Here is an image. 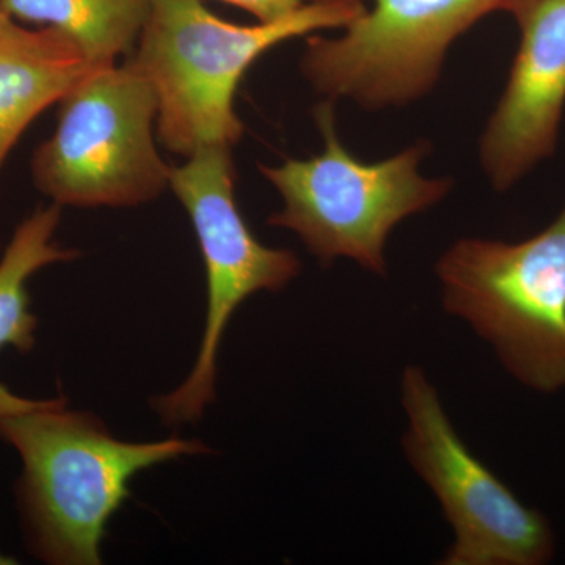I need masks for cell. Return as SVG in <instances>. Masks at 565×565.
<instances>
[{"label":"cell","mask_w":565,"mask_h":565,"mask_svg":"<svg viewBox=\"0 0 565 565\" xmlns=\"http://www.w3.org/2000/svg\"><path fill=\"white\" fill-rule=\"evenodd\" d=\"M0 441L20 456L14 486L22 537L44 564L98 565L107 523L128 500L134 476L184 456L211 455L200 440H118L65 396L25 414L0 416Z\"/></svg>","instance_id":"obj_1"},{"label":"cell","mask_w":565,"mask_h":565,"mask_svg":"<svg viewBox=\"0 0 565 565\" xmlns=\"http://www.w3.org/2000/svg\"><path fill=\"white\" fill-rule=\"evenodd\" d=\"M366 0H321L292 17L255 25L223 21L202 0H152L128 62L158 96L156 136L189 158L207 147L233 148L244 134L234 96L264 52L296 36L343 29Z\"/></svg>","instance_id":"obj_2"},{"label":"cell","mask_w":565,"mask_h":565,"mask_svg":"<svg viewBox=\"0 0 565 565\" xmlns=\"http://www.w3.org/2000/svg\"><path fill=\"white\" fill-rule=\"evenodd\" d=\"M435 274L446 313L467 322L505 373L531 392H564L565 206L520 243L457 241Z\"/></svg>","instance_id":"obj_3"},{"label":"cell","mask_w":565,"mask_h":565,"mask_svg":"<svg viewBox=\"0 0 565 565\" xmlns=\"http://www.w3.org/2000/svg\"><path fill=\"white\" fill-rule=\"evenodd\" d=\"M332 104L323 102L315 109L322 152L288 158L280 166H259L282 199V210L267 223L296 233L323 266L348 258L364 270L385 275L390 234L405 218L440 203L452 181L419 173L426 141L385 161H360L338 137Z\"/></svg>","instance_id":"obj_4"},{"label":"cell","mask_w":565,"mask_h":565,"mask_svg":"<svg viewBox=\"0 0 565 565\" xmlns=\"http://www.w3.org/2000/svg\"><path fill=\"white\" fill-rule=\"evenodd\" d=\"M158 96L125 65L92 70L65 96L57 128L36 148V188L58 206H140L169 188L172 167L158 147Z\"/></svg>","instance_id":"obj_5"},{"label":"cell","mask_w":565,"mask_h":565,"mask_svg":"<svg viewBox=\"0 0 565 565\" xmlns=\"http://www.w3.org/2000/svg\"><path fill=\"white\" fill-rule=\"evenodd\" d=\"M407 416L404 455L433 490L455 542L441 565H545L556 555V534L539 509L523 503L476 457L446 414L423 367L401 377Z\"/></svg>","instance_id":"obj_6"},{"label":"cell","mask_w":565,"mask_h":565,"mask_svg":"<svg viewBox=\"0 0 565 565\" xmlns=\"http://www.w3.org/2000/svg\"><path fill=\"white\" fill-rule=\"evenodd\" d=\"M232 148H202L172 167V188L191 218L207 278V310L202 344L191 374L177 390L151 399L166 426L202 419L215 399L217 355L230 319L259 291L277 292L300 273L296 253L259 243L245 223L236 199Z\"/></svg>","instance_id":"obj_7"},{"label":"cell","mask_w":565,"mask_h":565,"mask_svg":"<svg viewBox=\"0 0 565 565\" xmlns=\"http://www.w3.org/2000/svg\"><path fill=\"white\" fill-rule=\"evenodd\" d=\"M504 0H371L338 39L307 41L303 76L364 109L405 106L433 90L446 52Z\"/></svg>","instance_id":"obj_8"},{"label":"cell","mask_w":565,"mask_h":565,"mask_svg":"<svg viewBox=\"0 0 565 565\" xmlns=\"http://www.w3.org/2000/svg\"><path fill=\"white\" fill-rule=\"evenodd\" d=\"M522 40L479 145L482 169L508 191L556 150L565 106V0H504Z\"/></svg>","instance_id":"obj_9"},{"label":"cell","mask_w":565,"mask_h":565,"mask_svg":"<svg viewBox=\"0 0 565 565\" xmlns=\"http://www.w3.org/2000/svg\"><path fill=\"white\" fill-rule=\"evenodd\" d=\"M92 70L66 33L24 28L0 11V169L31 122Z\"/></svg>","instance_id":"obj_10"},{"label":"cell","mask_w":565,"mask_h":565,"mask_svg":"<svg viewBox=\"0 0 565 565\" xmlns=\"http://www.w3.org/2000/svg\"><path fill=\"white\" fill-rule=\"evenodd\" d=\"M62 218V206L52 203L39 207L14 230L6 252L0 255V351L17 349L31 352L36 345L39 318L31 308L29 280L55 263H68L79 253L55 243ZM50 399H31L14 394L0 384V416L20 415L51 404Z\"/></svg>","instance_id":"obj_11"},{"label":"cell","mask_w":565,"mask_h":565,"mask_svg":"<svg viewBox=\"0 0 565 565\" xmlns=\"http://www.w3.org/2000/svg\"><path fill=\"white\" fill-rule=\"evenodd\" d=\"M152 0H0L10 18L66 33L95 68L131 54Z\"/></svg>","instance_id":"obj_12"},{"label":"cell","mask_w":565,"mask_h":565,"mask_svg":"<svg viewBox=\"0 0 565 565\" xmlns=\"http://www.w3.org/2000/svg\"><path fill=\"white\" fill-rule=\"evenodd\" d=\"M253 14L258 22H275L292 17L311 3L321 0H221Z\"/></svg>","instance_id":"obj_13"},{"label":"cell","mask_w":565,"mask_h":565,"mask_svg":"<svg viewBox=\"0 0 565 565\" xmlns=\"http://www.w3.org/2000/svg\"><path fill=\"white\" fill-rule=\"evenodd\" d=\"M7 563H13V561H10L9 557L0 555V564H7Z\"/></svg>","instance_id":"obj_14"},{"label":"cell","mask_w":565,"mask_h":565,"mask_svg":"<svg viewBox=\"0 0 565 565\" xmlns=\"http://www.w3.org/2000/svg\"><path fill=\"white\" fill-rule=\"evenodd\" d=\"M0 255H2V253H0Z\"/></svg>","instance_id":"obj_15"}]
</instances>
